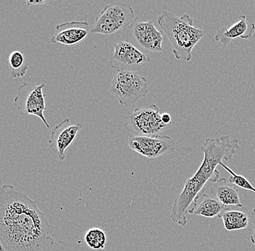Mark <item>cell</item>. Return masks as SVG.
Segmentation results:
<instances>
[{"label": "cell", "instance_id": "obj_1", "mask_svg": "<svg viewBox=\"0 0 255 251\" xmlns=\"http://www.w3.org/2000/svg\"><path fill=\"white\" fill-rule=\"evenodd\" d=\"M54 230L37 201L12 185L1 187V251H52Z\"/></svg>", "mask_w": 255, "mask_h": 251}, {"label": "cell", "instance_id": "obj_2", "mask_svg": "<svg viewBox=\"0 0 255 251\" xmlns=\"http://www.w3.org/2000/svg\"><path fill=\"white\" fill-rule=\"evenodd\" d=\"M239 147V140L230 136L207 138L201 147L204 159L195 174L183 182L182 191L175 198L170 218L173 223L185 227L187 225V213L197 198L205 193L208 182L215 183L219 179L220 171L217 167L224 161L234 158Z\"/></svg>", "mask_w": 255, "mask_h": 251}, {"label": "cell", "instance_id": "obj_3", "mask_svg": "<svg viewBox=\"0 0 255 251\" xmlns=\"http://www.w3.org/2000/svg\"><path fill=\"white\" fill-rule=\"evenodd\" d=\"M157 23L170 41L175 59L190 61L193 49L205 36V31L194 26V20L189 14L177 16L164 11L157 18Z\"/></svg>", "mask_w": 255, "mask_h": 251}, {"label": "cell", "instance_id": "obj_4", "mask_svg": "<svg viewBox=\"0 0 255 251\" xmlns=\"http://www.w3.org/2000/svg\"><path fill=\"white\" fill-rule=\"evenodd\" d=\"M161 115L156 104H151L145 108H136L126 117L124 128L129 137L161 135L171 127L162 122Z\"/></svg>", "mask_w": 255, "mask_h": 251}, {"label": "cell", "instance_id": "obj_5", "mask_svg": "<svg viewBox=\"0 0 255 251\" xmlns=\"http://www.w3.org/2000/svg\"><path fill=\"white\" fill-rule=\"evenodd\" d=\"M109 91L121 105L129 107L146 96L149 85L146 79L137 72H119L113 78Z\"/></svg>", "mask_w": 255, "mask_h": 251}, {"label": "cell", "instance_id": "obj_6", "mask_svg": "<svg viewBox=\"0 0 255 251\" xmlns=\"http://www.w3.org/2000/svg\"><path fill=\"white\" fill-rule=\"evenodd\" d=\"M135 20L134 11L127 3L116 2L104 7L90 29L93 34L113 35L128 28Z\"/></svg>", "mask_w": 255, "mask_h": 251}, {"label": "cell", "instance_id": "obj_7", "mask_svg": "<svg viewBox=\"0 0 255 251\" xmlns=\"http://www.w3.org/2000/svg\"><path fill=\"white\" fill-rule=\"evenodd\" d=\"M45 84L33 85L31 83H25L20 85L15 98L16 109L22 115L36 116L44 122L47 128H50L45 117L44 111L47 109L45 95L43 89Z\"/></svg>", "mask_w": 255, "mask_h": 251}, {"label": "cell", "instance_id": "obj_8", "mask_svg": "<svg viewBox=\"0 0 255 251\" xmlns=\"http://www.w3.org/2000/svg\"><path fill=\"white\" fill-rule=\"evenodd\" d=\"M128 42L137 49L148 52H159L162 50L163 36L153 22L143 21L135 17L134 21L128 28Z\"/></svg>", "mask_w": 255, "mask_h": 251}, {"label": "cell", "instance_id": "obj_9", "mask_svg": "<svg viewBox=\"0 0 255 251\" xmlns=\"http://www.w3.org/2000/svg\"><path fill=\"white\" fill-rule=\"evenodd\" d=\"M151 59L127 41L115 44L110 60L111 68L118 72H137L149 64Z\"/></svg>", "mask_w": 255, "mask_h": 251}, {"label": "cell", "instance_id": "obj_10", "mask_svg": "<svg viewBox=\"0 0 255 251\" xmlns=\"http://www.w3.org/2000/svg\"><path fill=\"white\" fill-rule=\"evenodd\" d=\"M128 146L136 153L151 160L173 153L175 151L173 138L162 134L129 137Z\"/></svg>", "mask_w": 255, "mask_h": 251}, {"label": "cell", "instance_id": "obj_11", "mask_svg": "<svg viewBox=\"0 0 255 251\" xmlns=\"http://www.w3.org/2000/svg\"><path fill=\"white\" fill-rule=\"evenodd\" d=\"M82 127L81 123L72 125L69 119L66 118L52 130L49 146L57 151V156L61 161L65 160V152L73 144Z\"/></svg>", "mask_w": 255, "mask_h": 251}, {"label": "cell", "instance_id": "obj_12", "mask_svg": "<svg viewBox=\"0 0 255 251\" xmlns=\"http://www.w3.org/2000/svg\"><path fill=\"white\" fill-rule=\"evenodd\" d=\"M89 32L87 21L66 22L56 26L52 43L65 46L76 45L85 40Z\"/></svg>", "mask_w": 255, "mask_h": 251}, {"label": "cell", "instance_id": "obj_13", "mask_svg": "<svg viewBox=\"0 0 255 251\" xmlns=\"http://www.w3.org/2000/svg\"><path fill=\"white\" fill-rule=\"evenodd\" d=\"M255 31V24L247 21L245 15H239L238 21L229 28H220L213 41L221 43L224 47L229 45L234 39L241 38L250 39Z\"/></svg>", "mask_w": 255, "mask_h": 251}, {"label": "cell", "instance_id": "obj_14", "mask_svg": "<svg viewBox=\"0 0 255 251\" xmlns=\"http://www.w3.org/2000/svg\"><path fill=\"white\" fill-rule=\"evenodd\" d=\"M226 209V206L215 197L210 196L203 193L194 201L192 207L188 211V214L202 216L207 218H214L219 217Z\"/></svg>", "mask_w": 255, "mask_h": 251}, {"label": "cell", "instance_id": "obj_15", "mask_svg": "<svg viewBox=\"0 0 255 251\" xmlns=\"http://www.w3.org/2000/svg\"><path fill=\"white\" fill-rule=\"evenodd\" d=\"M238 189L228 182L227 179L222 178L218 179L213 183L210 190V193L225 206H235L239 208H243L239 198Z\"/></svg>", "mask_w": 255, "mask_h": 251}, {"label": "cell", "instance_id": "obj_16", "mask_svg": "<svg viewBox=\"0 0 255 251\" xmlns=\"http://www.w3.org/2000/svg\"><path fill=\"white\" fill-rule=\"evenodd\" d=\"M228 232L243 230L248 227L251 216L249 213L239 210H225L219 216Z\"/></svg>", "mask_w": 255, "mask_h": 251}, {"label": "cell", "instance_id": "obj_17", "mask_svg": "<svg viewBox=\"0 0 255 251\" xmlns=\"http://www.w3.org/2000/svg\"><path fill=\"white\" fill-rule=\"evenodd\" d=\"M10 77L18 79L25 76L29 68L26 57L20 51L12 52L9 56Z\"/></svg>", "mask_w": 255, "mask_h": 251}, {"label": "cell", "instance_id": "obj_18", "mask_svg": "<svg viewBox=\"0 0 255 251\" xmlns=\"http://www.w3.org/2000/svg\"><path fill=\"white\" fill-rule=\"evenodd\" d=\"M85 242L93 250H103L106 246V233L97 227L89 229L85 235Z\"/></svg>", "mask_w": 255, "mask_h": 251}, {"label": "cell", "instance_id": "obj_19", "mask_svg": "<svg viewBox=\"0 0 255 251\" xmlns=\"http://www.w3.org/2000/svg\"><path fill=\"white\" fill-rule=\"evenodd\" d=\"M220 166L222 167L225 170L228 171L230 174V177L229 179V182L232 185H237V186L241 187V188L245 189V190H249V191L253 192L255 193V187L251 185L250 182L247 180V179L242 175L236 174L232 169L228 167L226 165L223 163L220 164Z\"/></svg>", "mask_w": 255, "mask_h": 251}, {"label": "cell", "instance_id": "obj_20", "mask_svg": "<svg viewBox=\"0 0 255 251\" xmlns=\"http://www.w3.org/2000/svg\"><path fill=\"white\" fill-rule=\"evenodd\" d=\"M252 225H253V233L250 237V241L255 246V209H253L251 214Z\"/></svg>", "mask_w": 255, "mask_h": 251}, {"label": "cell", "instance_id": "obj_21", "mask_svg": "<svg viewBox=\"0 0 255 251\" xmlns=\"http://www.w3.org/2000/svg\"><path fill=\"white\" fill-rule=\"evenodd\" d=\"M53 1H38V0H35V1H29V0H27L26 4L27 6L28 7H31V6L33 5H38V4H52Z\"/></svg>", "mask_w": 255, "mask_h": 251}, {"label": "cell", "instance_id": "obj_22", "mask_svg": "<svg viewBox=\"0 0 255 251\" xmlns=\"http://www.w3.org/2000/svg\"><path fill=\"white\" fill-rule=\"evenodd\" d=\"M161 119L164 124L167 125H172L171 116L168 113H163L161 115Z\"/></svg>", "mask_w": 255, "mask_h": 251}]
</instances>
